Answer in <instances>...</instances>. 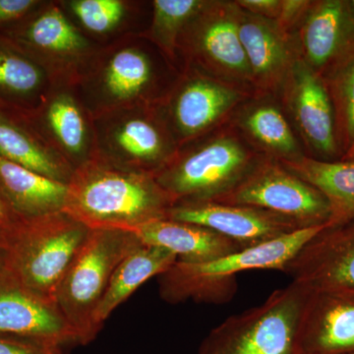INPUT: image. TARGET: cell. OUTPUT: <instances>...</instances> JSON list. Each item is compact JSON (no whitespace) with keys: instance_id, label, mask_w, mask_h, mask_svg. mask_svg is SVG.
I'll return each mask as SVG.
<instances>
[{"instance_id":"cell-1","label":"cell","mask_w":354,"mask_h":354,"mask_svg":"<svg viewBox=\"0 0 354 354\" xmlns=\"http://www.w3.org/2000/svg\"><path fill=\"white\" fill-rule=\"evenodd\" d=\"M174 202L153 174L113 164L95 153L73 172L64 212L90 230H124L167 218Z\"/></svg>"},{"instance_id":"cell-2","label":"cell","mask_w":354,"mask_h":354,"mask_svg":"<svg viewBox=\"0 0 354 354\" xmlns=\"http://www.w3.org/2000/svg\"><path fill=\"white\" fill-rule=\"evenodd\" d=\"M167 57L145 35H131L100 46L74 86L93 118L120 109L157 106Z\"/></svg>"},{"instance_id":"cell-3","label":"cell","mask_w":354,"mask_h":354,"mask_svg":"<svg viewBox=\"0 0 354 354\" xmlns=\"http://www.w3.org/2000/svg\"><path fill=\"white\" fill-rule=\"evenodd\" d=\"M328 223L302 227L274 241L241 249L225 257L206 263L176 261L158 276L160 295L165 301L176 304L193 300L209 304H223L236 291V274L249 270H279L286 266L298 251Z\"/></svg>"},{"instance_id":"cell-4","label":"cell","mask_w":354,"mask_h":354,"mask_svg":"<svg viewBox=\"0 0 354 354\" xmlns=\"http://www.w3.org/2000/svg\"><path fill=\"white\" fill-rule=\"evenodd\" d=\"M91 230L65 212L18 221L6 239L7 277L55 301L58 286Z\"/></svg>"},{"instance_id":"cell-5","label":"cell","mask_w":354,"mask_h":354,"mask_svg":"<svg viewBox=\"0 0 354 354\" xmlns=\"http://www.w3.org/2000/svg\"><path fill=\"white\" fill-rule=\"evenodd\" d=\"M141 244L129 230H91L55 295V304L80 346L92 342L99 333L94 325L95 313L116 268Z\"/></svg>"},{"instance_id":"cell-6","label":"cell","mask_w":354,"mask_h":354,"mask_svg":"<svg viewBox=\"0 0 354 354\" xmlns=\"http://www.w3.org/2000/svg\"><path fill=\"white\" fill-rule=\"evenodd\" d=\"M307 295L295 283L274 290L262 304L230 316L212 330L198 354H295Z\"/></svg>"},{"instance_id":"cell-7","label":"cell","mask_w":354,"mask_h":354,"mask_svg":"<svg viewBox=\"0 0 354 354\" xmlns=\"http://www.w3.org/2000/svg\"><path fill=\"white\" fill-rule=\"evenodd\" d=\"M0 32L36 60L55 85L74 87L100 48L69 19L58 0H43L29 15Z\"/></svg>"},{"instance_id":"cell-8","label":"cell","mask_w":354,"mask_h":354,"mask_svg":"<svg viewBox=\"0 0 354 354\" xmlns=\"http://www.w3.org/2000/svg\"><path fill=\"white\" fill-rule=\"evenodd\" d=\"M247 165L248 157L239 143L216 139L177 152L153 176L174 205L214 202L239 185L250 172Z\"/></svg>"},{"instance_id":"cell-9","label":"cell","mask_w":354,"mask_h":354,"mask_svg":"<svg viewBox=\"0 0 354 354\" xmlns=\"http://www.w3.org/2000/svg\"><path fill=\"white\" fill-rule=\"evenodd\" d=\"M97 153L113 164L155 176L176 155L157 106L120 109L94 118Z\"/></svg>"},{"instance_id":"cell-10","label":"cell","mask_w":354,"mask_h":354,"mask_svg":"<svg viewBox=\"0 0 354 354\" xmlns=\"http://www.w3.org/2000/svg\"><path fill=\"white\" fill-rule=\"evenodd\" d=\"M214 202L265 209L297 221L302 227L325 225L330 216L329 204L318 190L274 165L251 169L239 185Z\"/></svg>"},{"instance_id":"cell-11","label":"cell","mask_w":354,"mask_h":354,"mask_svg":"<svg viewBox=\"0 0 354 354\" xmlns=\"http://www.w3.org/2000/svg\"><path fill=\"white\" fill-rule=\"evenodd\" d=\"M22 113L73 171L97 153L94 118L73 86L53 85L38 108Z\"/></svg>"},{"instance_id":"cell-12","label":"cell","mask_w":354,"mask_h":354,"mask_svg":"<svg viewBox=\"0 0 354 354\" xmlns=\"http://www.w3.org/2000/svg\"><path fill=\"white\" fill-rule=\"evenodd\" d=\"M309 292L354 295V220L321 230L286 266Z\"/></svg>"},{"instance_id":"cell-13","label":"cell","mask_w":354,"mask_h":354,"mask_svg":"<svg viewBox=\"0 0 354 354\" xmlns=\"http://www.w3.org/2000/svg\"><path fill=\"white\" fill-rule=\"evenodd\" d=\"M167 218L209 228L244 249L302 228L297 221L272 212L218 202L176 204L169 209Z\"/></svg>"},{"instance_id":"cell-14","label":"cell","mask_w":354,"mask_h":354,"mask_svg":"<svg viewBox=\"0 0 354 354\" xmlns=\"http://www.w3.org/2000/svg\"><path fill=\"white\" fill-rule=\"evenodd\" d=\"M0 335L60 349L80 346L55 301L35 295L8 277L0 279Z\"/></svg>"},{"instance_id":"cell-15","label":"cell","mask_w":354,"mask_h":354,"mask_svg":"<svg viewBox=\"0 0 354 354\" xmlns=\"http://www.w3.org/2000/svg\"><path fill=\"white\" fill-rule=\"evenodd\" d=\"M236 100L234 91L192 72L169 90L157 109L176 145H183L213 127Z\"/></svg>"},{"instance_id":"cell-16","label":"cell","mask_w":354,"mask_h":354,"mask_svg":"<svg viewBox=\"0 0 354 354\" xmlns=\"http://www.w3.org/2000/svg\"><path fill=\"white\" fill-rule=\"evenodd\" d=\"M354 353V295L309 292L298 323L295 354Z\"/></svg>"},{"instance_id":"cell-17","label":"cell","mask_w":354,"mask_h":354,"mask_svg":"<svg viewBox=\"0 0 354 354\" xmlns=\"http://www.w3.org/2000/svg\"><path fill=\"white\" fill-rule=\"evenodd\" d=\"M179 50L194 62L213 65L234 75L251 74L239 32V19L208 3L184 30Z\"/></svg>"},{"instance_id":"cell-18","label":"cell","mask_w":354,"mask_h":354,"mask_svg":"<svg viewBox=\"0 0 354 354\" xmlns=\"http://www.w3.org/2000/svg\"><path fill=\"white\" fill-rule=\"evenodd\" d=\"M146 245L174 253L184 263H206L225 257L242 247L209 228L171 218H158L129 230Z\"/></svg>"},{"instance_id":"cell-19","label":"cell","mask_w":354,"mask_h":354,"mask_svg":"<svg viewBox=\"0 0 354 354\" xmlns=\"http://www.w3.org/2000/svg\"><path fill=\"white\" fill-rule=\"evenodd\" d=\"M69 19L97 46L145 34V2L132 0H58Z\"/></svg>"},{"instance_id":"cell-20","label":"cell","mask_w":354,"mask_h":354,"mask_svg":"<svg viewBox=\"0 0 354 354\" xmlns=\"http://www.w3.org/2000/svg\"><path fill=\"white\" fill-rule=\"evenodd\" d=\"M0 157L68 184L73 169L32 128L24 114L0 106Z\"/></svg>"},{"instance_id":"cell-21","label":"cell","mask_w":354,"mask_h":354,"mask_svg":"<svg viewBox=\"0 0 354 354\" xmlns=\"http://www.w3.org/2000/svg\"><path fill=\"white\" fill-rule=\"evenodd\" d=\"M0 190L18 220L64 212L67 184L0 157Z\"/></svg>"},{"instance_id":"cell-22","label":"cell","mask_w":354,"mask_h":354,"mask_svg":"<svg viewBox=\"0 0 354 354\" xmlns=\"http://www.w3.org/2000/svg\"><path fill=\"white\" fill-rule=\"evenodd\" d=\"M50 76L0 32V106L18 113L38 108L53 88Z\"/></svg>"},{"instance_id":"cell-23","label":"cell","mask_w":354,"mask_h":354,"mask_svg":"<svg viewBox=\"0 0 354 354\" xmlns=\"http://www.w3.org/2000/svg\"><path fill=\"white\" fill-rule=\"evenodd\" d=\"M293 75V109L298 124L316 150L333 155L337 144L329 93L304 64L295 65Z\"/></svg>"},{"instance_id":"cell-24","label":"cell","mask_w":354,"mask_h":354,"mask_svg":"<svg viewBox=\"0 0 354 354\" xmlns=\"http://www.w3.org/2000/svg\"><path fill=\"white\" fill-rule=\"evenodd\" d=\"M176 261L177 257L174 253L144 243L128 254L116 268L101 304L95 311V330L100 332L114 310L140 286L153 277L164 274Z\"/></svg>"},{"instance_id":"cell-25","label":"cell","mask_w":354,"mask_h":354,"mask_svg":"<svg viewBox=\"0 0 354 354\" xmlns=\"http://www.w3.org/2000/svg\"><path fill=\"white\" fill-rule=\"evenodd\" d=\"M286 167L327 200L330 212L329 227L354 220V160L328 162L299 158L288 160Z\"/></svg>"},{"instance_id":"cell-26","label":"cell","mask_w":354,"mask_h":354,"mask_svg":"<svg viewBox=\"0 0 354 354\" xmlns=\"http://www.w3.org/2000/svg\"><path fill=\"white\" fill-rule=\"evenodd\" d=\"M348 20L346 4L339 0H327L315 6L302 30L310 64L320 68L339 55L346 41Z\"/></svg>"},{"instance_id":"cell-27","label":"cell","mask_w":354,"mask_h":354,"mask_svg":"<svg viewBox=\"0 0 354 354\" xmlns=\"http://www.w3.org/2000/svg\"><path fill=\"white\" fill-rule=\"evenodd\" d=\"M239 32L251 74L263 80L278 77L288 62V50L276 27L260 16H242Z\"/></svg>"},{"instance_id":"cell-28","label":"cell","mask_w":354,"mask_h":354,"mask_svg":"<svg viewBox=\"0 0 354 354\" xmlns=\"http://www.w3.org/2000/svg\"><path fill=\"white\" fill-rule=\"evenodd\" d=\"M150 25L145 32L158 50L172 62L179 50V41L191 21L206 6L201 0H153Z\"/></svg>"},{"instance_id":"cell-29","label":"cell","mask_w":354,"mask_h":354,"mask_svg":"<svg viewBox=\"0 0 354 354\" xmlns=\"http://www.w3.org/2000/svg\"><path fill=\"white\" fill-rule=\"evenodd\" d=\"M246 125L254 137L272 150L281 153L295 150V137L278 109L272 106L257 109L248 116Z\"/></svg>"},{"instance_id":"cell-30","label":"cell","mask_w":354,"mask_h":354,"mask_svg":"<svg viewBox=\"0 0 354 354\" xmlns=\"http://www.w3.org/2000/svg\"><path fill=\"white\" fill-rule=\"evenodd\" d=\"M332 83L335 113L348 150L354 142V50L335 70Z\"/></svg>"},{"instance_id":"cell-31","label":"cell","mask_w":354,"mask_h":354,"mask_svg":"<svg viewBox=\"0 0 354 354\" xmlns=\"http://www.w3.org/2000/svg\"><path fill=\"white\" fill-rule=\"evenodd\" d=\"M43 0H0V30L19 22Z\"/></svg>"},{"instance_id":"cell-32","label":"cell","mask_w":354,"mask_h":354,"mask_svg":"<svg viewBox=\"0 0 354 354\" xmlns=\"http://www.w3.org/2000/svg\"><path fill=\"white\" fill-rule=\"evenodd\" d=\"M60 349L39 342L0 335V354H62Z\"/></svg>"},{"instance_id":"cell-33","label":"cell","mask_w":354,"mask_h":354,"mask_svg":"<svg viewBox=\"0 0 354 354\" xmlns=\"http://www.w3.org/2000/svg\"><path fill=\"white\" fill-rule=\"evenodd\" d=\"M239 6L250 11L251 13L260 15L261 17H277L279 14L281 1L278 0H241Z\"/></svg>"},{"instance_id":"cell-34","label":"cell","mask_w":354,"mask_h":354,"mask_svg":"<svg viewBox=\"0 0 354 354\" xmlns=\"http://www.w3.org/2000/svg\"><path fill=\"white\" fill-rule=\"evenodd\" d=\"M308 1L301 0H285L281 1V9L278 19L281 26L292 24L293 21L299 17L300 14L304 12L305 9L308 6Z\"/></svg>"},{"instance_id":"cell-35","label":"cell","mask_w":354,"mask_h":354,"mask_svg":"<svg viewBox=\"0 0 354 354\" xmlns=\"http://www.w3.org/2000/svg\"><path fill=\"white\" fill-rule=\"evenodd\" d=\"M18 221L0 190V235L6 237Z\"/></svg>"},{"instance_id":"cell-36","label":"cell","mask_w":354,"mask_h":354,"mask_svg":"<svg viewBox=\"0 0 354 354\" xmlns=\"http://www.w3.org/2000/svg\"><path fill=\"white\" fill-rule=\"evenodd\" d=\"M7 276V248L6 237L0 235V279Z\"/></svg>"},{"instance_id":"cell-37","label":"cell","mask_w":354,"mask_h":354,"mask_svg":"<svg viewBox=\"0 0 354 354\" xmlns=\"http://www.w3.org/2000/svg\"><path fill=\"white\" fill-rule=\"evenodd\" d=\"M344 160H354V142L353 145L349 147L348 152H346V157H344Z\"/></svg>"},{"instance_id":"cell-38","label":"cell","mask_w":354,"mask_h":354,"mask_svg":"<svg viewBox=\"0 0 354 354\" xmlns=\"http://www.w3.org/2000/svg\"><path fill=\"white\" fill-rule=\"evenodd\" d=\"M351 7H353V12H354V0H353V1H351Z\"/></svg>"},{"instance_id":"cell-39","label":"cell","mask_w":354,"mask_h":354,"mask_svg":"<svg viewBox=\"0 0 354 354\" xmlns=\"http://www.w3.org/2000/svg\"><path fill=\"white\" fill-rule=\"evenodd\" d=\"M351 354H354V353H351Z\"/></svg>"}]
</instances>
